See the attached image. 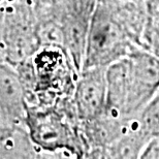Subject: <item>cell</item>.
Segmentation results:
<instances>
[{"instance_id":"7a4b0ae2","label":"cell","mask_w":159,"mask_h":159,"mask_svg":"<svg viewBox=\"0 0 159 159\" xmlns=\"http://www.w3.org/2000/svg\"><path fill=\"white\" fill-rule=\"evenodd\" d=\"M130 87L123 115L136 116L159 90V58L141 47L128 55Z\"/></svg>"},{"instance_id":"277c9868","label":"cell","mask_w":159,"mask_h":159,"mask_svg":"<svg viewBox=\"0 0 159 159\" xmlns=\"http://www.w3.org/2000/svg\"><path fill=\"white\" fill-rule=\"evenodd\" d=\"M107 112L116 116H124L130 87V62L128 56L113 62L106 68Z\"/></svg>"},{"instance_id":"30bf717a","label":"cell","mask_w":159,"mask_h":159,"mask_svg":"<svg viewBox=\"0 0 159 159\" xmlns=\"http://www.w3.org/2000/svg\"><path fill=\"white\" fill-rule=\"evenodd\" d=\"M143 159H159V135L153 136L148 141L143 150L141 157Z\"/></svg>"},{"instance_id":"5b68a950","label":"cell","mask_w":159,"mask_h":159,"mask_svg":"<svg viewBox=\"0 0 159 159\" xmlns=\"http://www.w3.org/2000/svg\"><path fill=\"white\" fill-rule=\"evenodd\" d=\"M104 2L133 43L141 47L142 34L146 24L144 0H104Z\"/></svg>"},{"instance_id":"ba28073f","label":"cell","mask_w":159,"mask_h":159,"mask_svg":"<svg viewBox=\"0 0 159 159\" xmlns=\"http://www.w3.org/2000/svg\"><path fill=\"white\" fill-rule=\"evenodd\" d=\"M146 24L141 47L159 58V0H144Z\"/></svg>"},{"instance_id":"9c48e42d","label":"cell","mask_w":159,"mask_h":159,"mask_svg":"<svg viewBox=\"0 0 159 159\" xmlns=\"http://www.w3.org/2000/svg\"><path fill=\"white\" fill-rule=\"evenodd\" d=\"M139 128L149 138L159 135V90L138 114Z\"/></svg>"},{"instance_id":"6da1fadb","label":"cell","mask_w":159,"mask_h":159,"mask_svg":"<svg viewBox=\"0 0 159 159\" xmlns=\"http://www.w3.org/2000/svg\"><path fill=\"white\" fill-rule=\"evenodd\" d=\"M136 47L104 0H95L82 70L98 66L107 67L117 60L127 57Z\"/></svg>"},{"instance_id":"52a82bcc","label":"cell","mask_w":159,"mask_h":159,"mask_svg":"<svg viewBox=\"0 0 159 159\" xmlns=\"http://www.w3.org/2000/svg\"><path fill=\"white\" fill-rule=\"evenodd\" d=\"M149 139L150 138L139 128L136 115L133 117L129 128L106 148L104 158H139Z\"/></svg>"},{"instance_id":"8992f818","label":"cell","mask_w":159,"mask_h":159,"mask_svg":"<svg viewBox=\"0 0 159 159\" xmlns=\"http://www.w3.org/2000/svg\"><path fill=\"white\" fill-rule=\"evenodd\" d=\"M22 87L18 77L0 66V109L11 121L20 119L26 110Z\"/></svg>"},{"instance_id":"3957f363","label":"cell","mask_w":159,"mask_h":159,"mask_svg":"<svg viewBox=\"0 0 159 159\" xmlns=\"http://www.w3.org/2000/svg\"><path fill=\"white\" fill-rule=\"evenodd\" d=\"M106 68L103 66L83 69L72 95L79 118L91 120L101 115L107 106Z\"/></svg>"}]
</instances>
